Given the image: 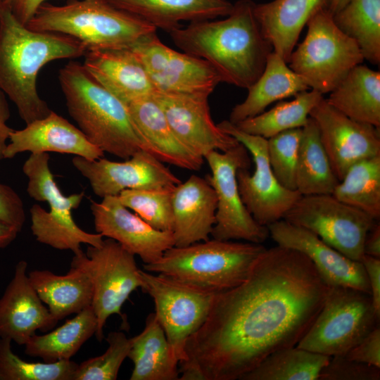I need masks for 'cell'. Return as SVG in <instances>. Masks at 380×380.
<instances>
[{"instance_id": "obj_31", "label": "cell", "mask_w": 380, "mask_h": 380, "mask_svg": "<svg viewBox=\"0 0 380 380\" xmlns=\"http://www.w3.org/2000/svg\"><path fill=\"white\" fill-rule=\"evenodd\" d=\"M326 100L347 117L380 128L379 71L355 66Z\"/></svg>"}, {"instance_id": "obj_2", "label": "cell", "mask_w": 380, "mask_h": 380, "mask_svg": "<svg viewBox=\"0 0 380 380\" xmlns=\"http://www.w3.org/2000/svg\"><path fill=\"white\" fill-rule=\"evenodd\" d=\"M255 3L239 0L222 20L190 22L169 32L183 52L208 61L222 82L248 89L262 73L272 47L255 15Z\"/></svg>"}, {"instance_id": "obj_3", "label": "cell", "mask_w": 380, "mask_h": 380, "mask_svg": "<svg viewBox=\"0 0 380 380\" xmlns=\"http://www.w3.org/2000/svg\"><path fill=\"white\" fill-rule=\"evenodd\" d=\"M85 46L70 36L34 31L11 13L0 11V90L15 105L27 124L47 116L51 110L39 96V72L48 63L84 56Z\"/></svg>"}, {"instance_id": "obj_17", "label": "cell", "mask_w": 380, "mask_h": 380, "mask_svg": "<svg viewBox=\"0 0 380 380\" xmlns=\"http://www.w3.org/2000/svg\"><path fill=\"white\" fill-rule=\"evenodd\" d=\"M333 171L341 181L357 162L380 155L379 128L355 121L323 98L311 110Z\"/></svg>"}, {"instance_id": "obj_30", "label": "cell", "mask_w": 380, "mask_h": 380, "mask_svg": "<svg viewBox=\"0 0 380 380\" xmlns=\"http://www.w3.org/2000/svg\"><path fill=\"white\" fill-rule=\"evenodd\" d=\"M128 357L134 368L130 380L179 379V362L173 356L165 331L154 312L150 313L143 331L130 338Z\"/></svg>"}, {"instance_id": "obj_21", "label": "cell", "mask_w": 380, "mask_h": 380, "mask_svg": "<svg viewBox=\"0 0 380 380\" xmlns=\"http://www.w3.org/2000/svg\"><path fill=\"white\" fill-rule=\"evenodd\" d=\"M9 141L4 159L12 158L25 151L68 153L91 160L102 158L104 154L78 127L53 110L47 116L27 124L22 129H13Z\"/></svg>"}, {"instance_id": "obj_7", "label": "cell", "mask_w": 380, "mask_h": 380, "mask_svg": "<svg viewBox=\"0 0 380 380\" xmlns=\"http://www.w3.org/2000/svg\"><path fill=\"white\" fill-rule=\"evenodd\" d=\"M23 170L28 178L27 191L37 201L46 202L49 211L38 204L30 208L31 230L37 241L58 250H70L74 254L82 243L99 246L103 236L89 233L77 226L72 211L82 201L84 192L65 196L54 180L47 153H31Z\"/></svg>"}, {"instance_id": "obj_50", "label": "cell", "mask_w": 380, "mask_h": 380, "mask_svg": "<svg viewBox=\"0 0 380 380\" xmlns=\"http://www.w3.org/2000/svg\"><path fill=\"white\" fill-rule=\"evenodd\" d=\"M350 0H329L328 9L332 15L341 10Z\"/></svg>"}, {"instance_id": "obj_45", "label": "cell", "mask_w": 380, "mask_h": 380, "mask_svg": "<svg viewBox=\"0 0 380 380\" xmlns=\"http://www.w3.org/2000/svg\"><path fill=\"white\" fill-rule=\"evenodd\" d=\"M46 0H0L1 8L8 10L24 25L34 17Z\"/></svg>"}, {"instance_id": "obj_38", "label": "cell", "mask_w": 380, "mask_h": 380, "mask_svg": "<svg viewBox=\"0 0 380 380\" xmlns=\"http://www.w3.org/2000/svg\"><path fill=\"white\" fill-rule=\"evenodd\" d=\"M11 342L0 338V380H73L78 364L72 360L27 362L12 351Z\"/></svg>"}, {"instance_id": "obj_39", "label": "cell", "mask_w": 380, "mask_h": 380, "mask_svg": "<svg viewBox=\"0 0 380 380\" xmlns=\"http://www.w3.org/2000/svg\"><path fill=\"white\" fill-rule=\"evenodd\" d=\"M125 189L120 193V202L153 228L173 231L172 198L174 188Z\"/></svg>"}, {"instance_id": "obj_19", "label": "cell", "mask_w": 380, "mask_h": 380, "mask_svg": "<svg viewBox=\"0 0 380 380\" xmlns=\"http://www.w3.org/2000/svg\"><path fill=\"white\" fill-rule=\"evenodd\" d=\"M91 200L90 208L96 233L112 239L126 251L151 264L175 246L172 232L158 230L136 213L130 212L118 196Z\"/></svg>"}, {"instance_id": "obj_25", "label": "cell", "mask_w": 380, "mask_h": 380, "mask_svg": "<svg viewBox=\"0 0 380 380\" xmlns=\"http://www.w3.org/2000/svg\"><path fill=\"white\" fill-rule=\"evenodd\" d=\"M131 118L150 152L163 163L189 170H199L204 162L175 135L163 112L151 96L127 105Z\"/></svg>"}, {"instance_id": "obj_42", "label": "cell", "mask_w": 380, "mask_h": 380, "mask_svg": "<svg viewBox=\"0 0 380 380\" xmlns=\"http://www.w3.org/2000/svg\"><path fill=\"white\" fill-rule=\"evenodd\" d=\"M380 367L348 359L330 357L318 380H379Z\"/></svg>"}, {"instance_id": "obj_15", "label": "cell", "mask_w": 380, "mask_h": 380, "mask_svg": "<svg viewBox=\"0 0 380 380\" xmlns=\"http://www.w3.org/2000/svg\"><path fill=\"white\" fill-rule=\"evenodd\" d=\"M131 48L145 68L155 91L210 96L222 82L208 61L167 46L156 32L145 36Z\"/></svg>"}, {"instance_id": "obj_41", "label": "cell", "mask_w": 380, "mask_h": 380, "mask_svg": "<svg viewBox=\"0 0 380 380\" xmlns=\"http://www.w3.org/2000/svg\"><path fill=\"white\" fill-rule=\"evenodd\" d=\"M301 136L302 128H296L267 139V156L272 172L278 182L290 190H296V173Z\"/></svg>"}, {"instance_id": "obj_47", "label": "cell", "mask_w": 380, "mask_h": 380, "mask_svg": "<svg viewBox=\"0 0 380 380\" xmlns=\"http://www.w3.org/2000/svg\"><path fill=\"white\" fill-rule=\"evenodd\" d=\"M10 118V110L6 95L0 90V160L4 159V152L7 145V140L13 129L7 125Z\"/></svg>"}, {"instance_id": "obj_44", "label": "cell", "mask_w": 380, "mask_h": 380, "mask_svg": "<svg viewBox=\"0 0 380 380\" xmlns=\"http://www.w3.org/2000/svg\"><path fill=\"white\" fill-rule=\"evenodd\" d=\"M349 360L380 367V327L373 329L345 355Z\"/></svg>"}, {"instance_id": "obj_12", "label": "cell", "mask_w": 380, "mask_h": 380, "mask_svg": "<svg viewBox=\"0 0 380 380\" xmlns=\"http://www.w3.org/2000/svg\"><path fill=\"white\" fill-rule=\"evenodd\" d=\"M141 290L153 300L155 315L163 329L173 356L186 359L189 338L206 320L217 293L206 291L171 277L140 270Z\"/></svg>"}, {"instance_id": "obj_40", "label": "cell", "mask_w": 380, "mask_h": 380, "mask_svg": "<svg viewBox=\"0 0 380 380\" xmlns=\"http://www.w3.org/2000/svg\"><path fill=\"white\" fill-rule=\"evenodd\" d=\"M106 340L108 344L106 350L78 365L73 380L117 379L120 368L128 357L130 338L122 331H110Z\"/></svg>"}, {"instance_id": "obj_16", "label": "cell", "mask_w": 380, "mask_h": 380, "mask_svg": "<svg viewBox=\"0 0 380 380\" xmlns=\"http://www.w3.org/2000/svg\"><path fill=\"white\" fill-rule=\"evenodd\" d=\"M72 163L101 198L118 196L125 189L173 188L182 182L163 162L143 149L123 162L75 156Z\"/></svg>"}, {"instance_id": "obj_18", "label": "cell", "mask_w": 380, "mask_h": 380, "mask_svg": "<svg viewBox=\"0 0 380 380\" xmlns=\"http://www.w3.org/2000/svg\"><path fill=\"white\" fill-rule=\"evenodd\" d=\"M152 97L175 135L198 156L204 158L213 151L224 152L239 144L214 123L209 96L155 91Z\"/></svg>"}, {"instance_id": "obj_28", "label": "cell", "mask_w": 380, "mask_h": 380, "mask_svg": "<svg viewBox=\"0 0 380 380\" xmlns=\"http://www.w3.org/2000/svg\"><path fill=\"white\" fill-rule=\"evenodd\" d=\"M248 89L245 100L236 104L229 114V121L237 124L254 117L271 103L310 89L303 78L293 72L279 54L269 53L265 68Z\"/></svg>"}, {"instance_id": "obj_36", "label": "cell", "mask_w": 380, "mask_h": 380, "mask_svg": "<svg viewBox=\"0 0 380 380\" xmlns=\"http://www.w3.org/2000/svg\"><path fill=\"white\" fill-rule=\"evenodd\" d=\"M338 27L359 46L364 59L380 63V0H350L333 15Z\"/></svg>"}, {"instance_id": "obj_27", "label": "cell", "mask_w": 380, "mask_h": 380, "mask_svg": "<svg viewBox=\"0 0 380 380\" xmlns=\"http://www.w3.org/2000/svg\"><path fill=\"white\" fill-rule=\"evenodd\" d=\"M106 1L168 33L182 27L183 21L190 23L225 17L234 7V4L227 0Z\"/></svg>"}, {"instance_id": "obj_24", "label": "cell", "mask_w": 380, "mask_h": 380, "mask_svg": "<svg viewBox=\"0 0 380 380\" xmlns=\"http://www.w3.org/2000/svg\"><path fill=\"white\" fill-rule=\"evenodd\" d=\"M175 246L209 239L215 223L217 196L206 179L195 175L173 189Z\"/></svg>"}, {"instance_id": "obj_8", "label": "cell", "mask_w": 380, "mask_h": 380, "mask_svg": "<svg viewBox=\"0 0 380 380\" xmlns=\"http://www.w3.org/2000/svg\"><path fill=\"white\" fill-rule=\"evenodd\" d=\"M306 25L305 37L291 53L288 64L310 89L323 95L365 59L355 41L336 25L328 8L316 12Z\"/></svg>"}, {"instance_id": "obj_9", "label": "cell", "mask_w": 380, "mask_h": 380, "mask_svg": "<svg viewBox=\"0 0 380 380\" xmlns=\"http://www.w3.org/2000/svg\"><path fill=\"white\" fill-rule=\"evenodd\" d=\"M379 320L370 294L329 287L319 314L296 347L329 357L345 356L379 326Z\"/></svg>"}, {"instance_id": "obj_20", "label": "cell", "mask_w": 380, "mask_h": 380, "mask_svg": "<svg viewBox=\"0 0 380 380\" xmlns=\"http://www.w3.org/2000/svg\"><path fill=\"white\" fill-rule=\"evenodd\" d=\"M267 229L278 246L305 255L329 287H348L371 293L367 273L361 262L347 258L312 232L283 219L269 224Z\"/></svg>"}, {"instance_id": "obj_46", "label": "cell", "mask_w": 380, "mask_h": 380, "mask_svg": "<svg viewBox=\"0 0 380 380\" xmlns=\"http://www.w3.org/2000/svg\"><path fill=\"white\" fill-rule=\"evenodd\" d=\"M361 262L367 273L374 308L380 315V258L365 255Z\"/></svg>"}, {"instance_id": "obj_49", "label": "cell", "mask_w": 380, "mask_h": 380, "mask_svg": "<svg viewBox=\"0 0 380 380\" xmlns=\"http://www.w3.org/2000/svg\"><path fill=\"white\" fill-rule=\"evenodd\" d=\"M18 233L13 227L0 222V248L9 246L15 240Z\"/></svg>"}, {"instance_id": "obj_43", "label": "cell", "mask_w": 380, "mask_h": 380, "mask_svg": "<svg viewBox=\"0 0 380 380\" xmlns=\"http://www.w3.org/2000/svg\"><path fill=\"white\" fill-rule=\"evenodd\" d=\"M26 216L23 201L9 186L0 183V222L20 232Z\"/></svg>"}, {"instance_id": "obj_37", "label": "cell", "mask_w": 380, "mask_h": 380, "mask_svg": "<svg viewBox=\"0 0 380 380\" xmlns=\"http://www.w3.org/2000/svg\"><path fill=\"white\" fill-rule=\"evenodd\" d=\"M332 195L374 220H379L380 155L353 164L336 186Z\"/></svg>"}, {"instance_id": "obj_5", "label": "cell", "mask_w": 380, "mask_h": 380, "mask_svg": "<svg viewBox=\"0 0 380 380\" xmlns=\"http://www.w3.org/2000/svg\"><path fill=\"white\" fill-rule=\"evenodd\" d=\"M26 27L70 36L87 51L130 48L157 30L106 0H69L59 6L44 2Z\"/></svg>"}, {"instance_id": "obj_22", "label": "cell", "mask_w": 380, "mask_h": 380, "mask_svg": "<svg viewBox=\"0 0 380 380\" xmlns=\"http://www.w3.org/2000/svg\"><path fill=\"white\" fill-rule=\"evenodd\" d=\"M27 270V262L19 261L0 298V338H9L20 346L37 330L46 332L56 325L32 286Z\"/></svg>"}, {"instance_id": "obj_23", "label": "cell", "mask_w": 380, "mask_h": 380, "mask_svg": "<svg viewBox=\"0 0 380 380\" xmlns=\"http://www.w3.org/2000/svg\"><path fill=\"white\" fill-rule=\"evenodd\" d=\"M84 56L82 65L88 74L126 105L155 91L131 47L87 51Z\"/></svg>"}, {"instance_id": "obj_32", "label": "cell", "mask_w": 380, "mask_h": 380, "mask_svg": "<svg viewBox=\"0 0 380 380\" xmlns=\"http://www.w3.org/2000/svg\"><path fill=\"white\" fill-rule=\"evenodd\" d=\"M96 329V317L90 306L53 331L33 335L24 345L25 353L45 362L70 360Z\"/></svg>"}, {"instance_id": "obj_51", "label": "cell", "mask_w": 380, "mask_h": 380, "mask_svg": "<svg viewBox=\"0 0 380 380\" xmlns=\"http://www.w3.org/2000/svg\"><path fill=\"white\" fill-rule=\"evenodd\" d=\"M1 10V1H0V11Z\"/></svg>"}, {"instance_id": "obj_10", "label": "cell", "mask_w": 380, "mask_h": 380, "mask_svg": "<svg viewBox=\"0 0 380 380\" xmlns=\"http://www.w3.org/2000/svg\"><path fill=\"white\" fill-rule=\"evenodd\" d=\"M70 266L83 270L90 278L91 306L97 319L95 335L101 341L108 318L118 315L124 320L123 304L134 291L141 288L140 269L134 255L110 238L103 239L99 246L88 245L86 253L82 250L74 254Z\"/></svg>"}, {"instance_id": "obj_35", "label": "cell", "mask_w": 380, "mask_h": 380, "mask_svg": "<svg viewBox=\"0 0 380 380\" xmlns=\"http://www.w3.org/2000/svg\"><path fill=\"white\" fill-rule=\"evenodd\" d=\"M330 357L296 346L266 357L239 380H318Z\"/></svg>"}, {"instance_id": "obj_1", "label": "cell", "mask_w": 380, "mask_h": 380, "mask_svg": "<svg viewBox=\"0 0 380 380\" xmlns=\"http://www.w3.org/2000/svg\"><path fill=\"white\" fill-rule=\"evenodd\" d=\"M329 288L303 253L266 248L243 283L216 295L186 343L179 379L237 380L272 353L296 346Z\"/></svg>"}, {"instance_id": "obj_13", "label": "cell", "mask_w": 380, "mask_h": 380, "mask_svg": "<svg viewBox=\"0 0 380 380\" xmlns=\"http://www.w3.org/2000/svg\"><path fill=\"white\" fill-rule=\"evenodd\" d=\"M203 158L211 171L206 179L217 196L215 223L210 236L218 240L265 242L270 236L267 227L254 220L243 203L238 187V170L250 166L248 150L239 143L224 152L210 151Z\"/></svg>"}, {"instance_id": "obj_6", "label": "cell", "mask_w": 380, "mask_h": 380, "mask_svg": "<svg viewBox=\"0 0 380 380\" xmlns=\"http://www.w3.org/2000/svg\"><path fill=\"white\" fill-rule=\"evenodd\" d=\"M261 243L215 239L167 249L144 270L160 274L214 293L233 289L248 277L260 254Z\"/></svg>"}, {"instance_id": "obj_11", "label": "cell", "mask_w": 380, "mask_h": 380, "mask_svg": "<svg viewBox=\"0 0 380 380\" xmlns=\"http://www.w3.org/2000/svg\"><path fill=\"white\" fill-rule=\"evenodd\" d=\"M283 220L305 228L347 258L361 262L366 236L376 222L332 194L301 196Z\"/></svg>"}, {"instance_id": "obj_29", "label": "cell", "mask_w": 380, "mask_h": 380, "mask_svg": "<svg viewBox=\"0 0 380 380\" xmlns=\"http://www.w3.org/2000/svg\"><path fill=\"white\" fill-rule=\"evenodd\" d=\"M28 277L42 301L47 305L55 324L91 305V281L87 272L80 268L70 266L64 275L46 270H34L28 272Z\"/></svg>"}, {"instance_id": "obj_14", "label": "cell", "mask_w": 380, "mask_h": 380, "mask_svg": "<svg viewBox=\"0 0 380 380\" xmlns=\"http://www.w3.org/2000/svg\"><path fill=\"white\" fill-rule=\"evenodd\" d=\"M217 126L243 144L254 162L252 174L248 168H241L236 173L239 193L248 212L258 224L265 227L283 219L301 194L284 187L275 177L268 160L267 139L248 134L229 120H223Z\"/></svg>"}, {"instance_id": "obj_48", "label": "cell", "mask_w": 380, "mask_h": 380, "mask_svg": "<svg viewBox=\"0 0 380 380\" xmlns=\"http://www.w3.org/2000/svg\"><path fill=\"white\" fill-rule=\"evenodd\" d=\"M365 255L380 258V224L375 222L368 232L364 243Z\"/></svg>"}, {"instance_id": "obj_4", "label": "cell", "mask_w": 380, "mask_h": 380, "mask_svg": "<svg viewBox=\"0 0 380 380\" xmlns=\"http://www.w3.org/2000/svg\"><path fill=\"white\" fill-rule=\"evenodd\" d=\"M58 81L68 111L87 139L103 152L124 160L139 150L150 151L131 118L127 106L70 61Z\"/></svg>"}, {"instance_id": "obj_33", "label": "cell", "mask_w": 380, "mask_h": 380, "mask_svg": "<svg viewBox=\"0 0 380 380\" xmlns=\"http://www.w3.org/2000/svg\"><path fill=\"white\" fill-rule=\"evenodd\" d=\"M339 182L310 117L302 127L296 173V190L301 196L332 194Z\"/></svg>"}, {"instance_id": "obj_34", "label": "cell", "mask_w": 380, "mask_h": 380, "mask_svg": "<svg viewBox=\"0 0 380 380\" xmlns=\"http://www.w3.org/2000/svg\"><path fill=\"white\" fill-rule=\"evenodd\" d=\"M294 96L291 101H280L268 111L234 125L248 134L265 139L289 129L302 128L311 110L324 97L314 89L299 92Z\"/></svg>"}, {"instance_id": "obj_26", "label": "cell", "mask_w": 380, "mask_h": 380, "mask_svg": "<svg viewBox=\"0 0 380 380\" xmlns=\"http://www.w3.org/2000/svg\"><path fill=\"white\" fill-rule=\"evenodd\" d=\"M329 4V0H273L255 3V15L273 51L288 63L303 27Z\"/></svg>"}]
</instances>
